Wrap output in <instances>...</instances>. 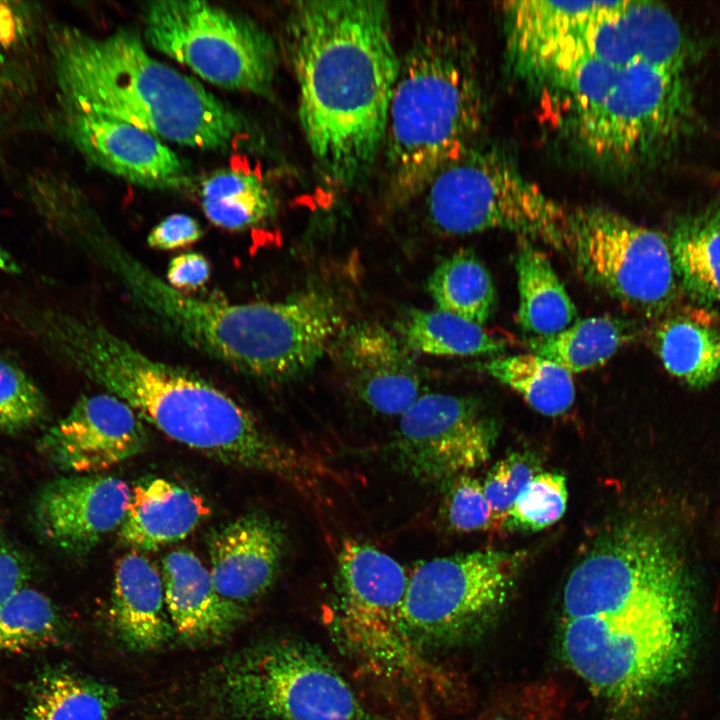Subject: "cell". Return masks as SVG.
I'll return each instance as SVG.
<instances>
[{
	"label": "cell",
	"instance_id": "6da1fadb",
	"mask_svg": "<svg viewBox=\"0 0 720 720\" xmlns=\"http://www.w3.org/2000/svg\"><path fill=\"white\" fill-rule=\"evenodd\" d=\"M284 41L317 166L336 184H359L383 149L400 66L387 3L292 2Z\"/></svg>",
	"mask_w": 720,
	"mask_h": 720
},
{
	"label": "cell",
	"instance_id": "7a4b0ae2",
	"mask_svg": "<svg viewBox=\"0 0 720 720\" xmlns=\"http://www.w3.org/2000/svg\"><path fill=\"white\" fill-rule=\"evenodd\" d=\"M28 330L57 360L174 441L225 465L278 479L290 472L293 448L200 375L145 354L87 315L40 308Z\"/></svg>",
	"mask_w": 720,
	"mask_h": 720
},
{
	"label": "cell",
	"instance_id": "3957f363",
	"mask_svg": "<svg viewBox=\"0 0 720 720\" xmlns=\"http://www.w3.org/2000/svg\"><path fill=\"white\" fill-rule=\"evenodd\" d=\"M47 41L60 109L103 115L211 152L232 150L247 128L238 111L154 58L130 30L93 36L56 24Z\"/></svg>",
	"mask_w": 720,
	"mask_h": 720
},
{
	"label": "cell",
	"instance_id": "277c9868",
	"mask_svg": "<svg viewBox=\"0 0 720 720\" xmlns=\"http://www.w3.org/2000/svg\"><path fill=\"white\" fill-rule=\"evenodd\" d=\"M474 55L448 25H422L400 58L385 139L389 194L402 204L474 147L484 120Z\"/></svg>",
	"mask_w": 720,
	"mask_h": 720
},
{
	"label": "cell",
	"instance_id": "5b68a950",
	"mask_svg": "<svg viewBox=\"0 0 720 720\" xmlns=\"http://www.w3.org/2000/svg\"><path fill=\"white\" fill-rule=\"evenodd\" d=\"M216 695L246 720H386L365 706L320 648L294 638L232 656L218 672Z\"/></svg>",
	"mask_w": 720,
	"mask_h": 720
},
{
	"label": "cell",
	"instance_id": "8992f818",
	"mask_svg": "<svg viewBox=\"0 0 720 720\" xmlns=\"http://www.w3.org/2000/svg\"><path fill=\"white\" fill-rule=\"evenodd\" d=\"M695 117L684 70L636 62L622 68L603 100L570 127L593 163L632 171L672 152L691 133Z\"/></svg>",
	"mask_w": 720,
	"mask_h": 720
},
{
	"label": "cell",
	"instance_id": "52a82bcc",
	"mask_svg": "<svg viewBox=\"0 0 720 720\" xmlns=\"http://www.w3.org/2000/svg\"><path fill=\"white\" fill-rule=\"evenodd\" d=\"M421 195L430 223L446 235L504 230L567 248L569 211L494 152L471 149L438 171Z\"/></svg>",
	"mask_w": 720,
	"mask_h": 720
},
{
	"label": "cell",
	"instance_id": "ba28073f",
	"mask_svg": "<svg viewBox=\"0 0 720 720\" xmlns=\"http://www.w3.org/2000/svg\"><path fill=\"white\" fill-rule=\"evenodd\" d=\"M147 42L222 89L271 98L279 54L248 16L199 0H155L141 7Z\"/></svg>",
	"mask_w": 720,
	"mask_h": 720
},
{
	"label": "cell",
	"instance_id": "9c48e42d",
	"mask_svg": "<svg viewBox=\"0 0 720 720\" xmlns=\"http://www.w3.org/2000/svg\"><path fill=\"white\" fill-rule=\"evenodd\" d=\"M409 575L393 557L366 543L345 540L337 558L336 635L368 672L415 683L424 661L410 640L402 609Z\"/></svg>",
	"mask_w": 720,
	"mask_h": 720
},
{
	"label": "cell",
	"instance_id": "30bf717a",
	"mask_svg": "<svg viewBox=\"0 0 720 720\" xmlns=\"http://www.w3.org/2000/svg\"><path fill=\"white\" fill-rule=\"evenodd\" d=\"M521 561L520 554L485 550L418 565L402 609L415 647L454 645L483 631L510 596Z\"/></svg>",
	"mask_w": 720,
	"mask_h": 720
},
{
	"label": "cell",
	"instance_id": "8fae6325",
	"mask_svg": "<svg viewBox=\"0 0 720 720\" xmlns=\"http://www.w3.org/2000/svg\"><path fill=\"white\" fill-rule=\"evenodd\" d=\"M579 275L647 317H659L677 295L668 239L606 207L569 211L567 248Z\"/></svg>",
	"mask_w": 720,
	"mask_h": 720
},
{
	"label": "cell",
	"instance_id": "7c38bea8",
	"mask_svg": "<svg viewBox=\"0 0 720 720\" xmlns=\"http://www.w3.org/2000/svg\"><path fill=\"white\" fill-rule=\"evenodd\" d=\"M695 595L686 562L663 533L630 523L602 536L571 572L562 607Z\"/></svg>",
	"mask_w": 720,
	"mask_h": 720
},
{
	"label": "cell",
	"instance_id": "4fadbf2b",
	"mask_svg": "<svg viewBox=\"0 0 720 720\" xmlns=\"http://www.w3.org/2000/svg\"><path fill=\"white\" fill-rule=\"evenodd\" d=\"M495 436L496 426L478 401L427 393L400 416L391 448L403 471L436 482L482 465Z\"/></svg>",
	"mask_w": 720,
	"mask_h": 720
},
{
	"label": "cell",
	"instance_id": "5bb4252c",
	"mask_svg": "<svg viewBox=\"0 0 720 720\" xmlns=\"http://www.w3.org/2000/svg\"><path fill=\"white\" fill-rule=\"evenodd\" d=\"M64 136L92 165L133 185L184 192L193 185L189 164L165 141L129 123L59 109Z\"/></svg>",
	"mask_w": 720,
	"mask_h": 720
},
{
	"label": "cell",
	"instance_id": "9a60e30c",
	"mask_svg": "<svg viewBox=\"0 0 720 720\" xmlns=\"http://www.w3.org/2000/svg\"><path fill=\"white\" fill-rule=\"evenodd\" d=\"M149 435L143 420L110 393L81 396L39 439L37 448L55 468L99 474L141 453Z\"/></svg>",
	"mask_w": 720,
	"mask_h": 720
},
{
	"label": "cell",
	"instance_id": "2e32d148",
	"mask_svg": "<svg viewBox=\"0 0 720 720\" xmlns=\"http://www.w3.org/2000/svg\"><path fill=\"white\" fill-rule=\"evenodd\" d=\"M131 495L122 479L104 474H69L48 482L33 506L40 537L70 555L90 552L120 527Z\"/></svg>",
	"mask_w": 720,
	"mask_h": 720
},
{
	"label": "cell",
	"instance_id": "e0dca14e",
	"mask_svg": "<svg viewBox=\"0 0 720 720\" xmlns=\"http://www.w3.org/2000/svg\"><path fill=\"white\" fill-rule=\"evenodd\" d=\"M564 44L617 68L643 62L684 69L690 53L679 21L655 1H615Z\"/></svg>",
	"mask_w": 720,
	"mask_h": 720
},
{
	"label": "cell",
	"instance_id": "ac0fdd59",
	"mask_svg": "<svg viewBox=\"0 0 720 720\" xmlns=\"http://www.w3.org/2000/svg\"><path fill=\"white\" fill-rule=\"evenodd\" d=\"M338 359L356 397L370 410L401 416L421 396V378L411 350L376 323L341 330Z\"/></svg>",
	"mask_w": 720,
	"mask_h": 720
},
{
	"label": "cell",
	"instance_id": "d6986e66",
	"mask_svg": "<svg viewBox=\"0 0 720 720\" xmlns=\"http://www.w3.org/2000/svg\"><path fill=\"white\" fill-rule=\"evenodd\" d=\"M209 572L221 597L242 608L275 582L285 552L280 526L263 513L245 514L209 537Z\"/></svg>",
	"mask_w": 720,
	"mask_h": 720
},
{
	"label": "cell",
	"instance_id": "ffe728a7",
	"mask_svg": "<svg viewBox=\"0 0 720 720\" xmlns=\"http://www.w3.org/2000/svg\"><path fill=\"white\" fill-rule=\"evenodd\" d=\"M161 577L176 635L190 645L223 640L245 616L244 608L219 595L209 569L187 549L163 558Z\"/></svg>",
	"mask_w": 720,
	"mask_h": 720
},
{
	"label": "cell",
	"instance_id": "44dd1931",
	"mask_svg": "<svg viewBox=\"0 0 720 720\" xmlns=\"http://www.w3.org/2000/svg\"><path fill=\"white\" fill-rule=\"evenodd\" d=\"M110 618L120 642L134 652L158 649L175 636L161 574L139 553H129L114 573Z\"/></svg>",
	"mask_w": 720,
	"mask_h": 720
},
{
	"label": "cell",
	"instance_id": "7402d4cb",
	"mask_svg": "<svg viewBox=\"0 0 720 720\" xmlns=\"http://www.w3.org/2000/svg\"><path fill=\"white\" fill-rule=\"evenodd\" d=\"M205 500L162 477L139 481L131 488L120 540L138 550H156L187 537L208 515Z\"/></svg>",
	"mask_w": 720,
	"mask_h": 720
},
{
	"label": "cell",
	"instance_id": "603a6c76",
	"mask_svg": "<svg viewBox=\"0 0 720 720\" xmlns=\"http://www.w3.org/2000/svg\"><path fill=\"white\" fill-rule=\"evenodd\" d=\"M615 1H510L504 3L509 55L528 77L561 43Z\"/></svg>",
	"mask_w": 720,
	"mask_h": 720
},
{
	"label": "cell",
	"instance_id": "cb8c5ba5",
	"mask_svg": "<svg viewBox=\"0 0 720 720\" xmlns=\"http://www.w3.org/2000/svg\"><path fill=\"white\" fill-rule=\"evenodd\" d=\"M687 310L656 327L652 344L664 368L692 388H705L720 377V327L712 315Z\"/></svg>",
	"mask_w": 720,
	"mask_h": 720
},
{
	"label": "cell",
	"instance_id": "d4e9b609",
	"mask_svg": "<svg viewBox=\"0 0 720 720\" xmlns=\"http://www.w3.org/2000/svg\"><path fill=\"white\" fill-rule=\"evenodd\" d=\"M668 243L684 292L705 309L720 306V203L680 217Z\"/></svg>",
	"mask_w": 720,
	"mask_h": 720
},
{
	"label": "cell",
	"instance_id": "484cf974",
	"mask_svg": "<svg viewBox=\"0 0 720 720\" xmlns=\"http://www.w3.org/2000/svg\"><path fill=\"white\" fill-rule=\"evenodd\" d=\"M118 690L67 666L43 668L32 681L24 720H109Z\"/></svg>",
	"mask_w": 720,
	"mask_h": 720
},
{
	"label": "cell",
	"instance_id": "4316f807",
	"mask_svg": "<svg viewBox=\"0 0 720 720\" xmlns=\"http://www.w3.org/2000/svg\"><path fill=\"white\" fill-rule=\"evenodd\" d=\"M515 267L519 292L517 321L524 331L547 337L574 323L575 305L545 253L523 241Z\"/></svg>",
	"mask_w": 720,
	"mask_h": 720
},
{
	"label": "cell",
	"instance_id": "83f0119b",
	"mask_svg": "<svg viewBox=\"0 0 720 720\" xmlns=\"http://www.w3.org/2000/svg\"><path fill=\"white\" fill-rule=\"evenodd\" d=\"M198 195L205 216L214 225L243 231L262 224L275 212L271 190L255 173L222 168L205 177Z\"/></svg>",
	"mask_w": 720,
	"mask_h": 720
},
{
	"label": "cell",
	"instance_id": "f1b7e54d",
	"mask_svg": "<svg viewBox=\"0 0 720 720\" xmlns=\"http://www.w3.org/2000/svg\"><path fill=\"white\" fill-rule=\"evenodd\" d=\"M621 69L564 45L529 78L555 94L572 123L603 100Z\"/></svg>",
	"mask_w": 720,
	"mask_h": 720
},
{
	"label": "cell",
	"instance_id": "f546056e",
	"mask_svg": "<svg viewBox=\"0 0 720 720\" xmlns=\"http://www.w3.org/2000/svg\"><path fill=\"white\" fill-rule=\"evenodd\" d=\"M399 337L411 350L434 356L497 354L506 341L483 326L443 310H408L398 323Z\"/></svg>",
	"mask_w": 720,
	"mask_h": 720
},
{
	"label": "cell",
	"instance_id": "4dcf8cb0",
	"mask_svg": "<svg viewBox=\"0 0 720 720\" xmlns=\"http://www.w3.org/2000/svg\"><path fill=\"white\" fill-rule=\"evenodd\" d=\"M631 336L622 319L603 315L576 321L551 336L533 338L529 346L533 353L577 374L606 363Z\"/></svg>",
	"mask_w": 720,
	"mask_h": 720
},
{
	"label": "cell",
	"instance_id": "1f68e13d",
	"mask_svg": "<svg viewBox=\"0 0 720 720\" xmlns=\"http://www.w3.org/2000/svg\"><path fill=\"white\" fill-rule=\"evenodd\" d=\"M437 309L483 326L492 316L496 294L490 273L471 250L444 259L428 280Z\"/></svg>",
	"mask_w": 720,
	"mask_h": 720
},
{
	"label": "cell",
	"instance_id": "d6a6232c",
	"mask_svg": "<svg viewBox=\"0 0 720 720\" xmlns=\"http://www.w3.org/2000/svg\"><path fill=\"white\" fill-rule=\"evenodd\" d=\"M481 368L521 395L543 415L563 414L574 402L572 374L535 353L496 357L482 364Z\"/></svg>",
	"mask_w": 720,
	"mask_h": 720
},
{
	"label": "cell",
	"instance_id": "836d02e7",
	"mask_svg": "<svg viewBox=\"0 0 720 720\" xmlns=\"http://www.w3.org/2000/svg\"><path fill=\"white\" fill-rule=\"evenodd\" d=\"M67 628L55 604L24 586L0 604V656L57 645Z\"/></svg>",
	"mask_w": 720,
	"mask_h": 720
},
{
	"label": "cell",
	"instance_id": "e575fe53",
	"mask_svg": "<svg viewBox=\"0 0 720 720\" xmlns=\"http://www.w3.org/2000/svg\"><path fill=\"white\" fill-rule=\"evenodd\" d=\"M48 401L33 378L14 361L0 356V432L15 434L44 422Z\"/></svg>",
	"mask_w": 720,
	"mask_h": 720
},
{
	"label": "cell",
	"instance_id": "d590c367",
	"mask_svg": "<svg viewBox=\"0 0 720 720\" xmlns=\"http://www.w3.org/2000/svg\"><path fill=\"white\" fill-rule=\"evenodd\" d=\"M567 497L562 475L538 473L520 492L505 523L511 528L526 531L546 528L563 516Z\"/></svg>",
	"mask_w": 720,
	"mask_h": 720
},
{
	"label": "cell",
	"instance_id": "8d00e7d4",
	"mask_svg": "<svg viewBox=\"0 0 720 720\" xmlns=\"http://www.w3.org/2000/svg\"><path fill=\"white\" fill-rule=\"evenodd\" d=\"M536 474V464L529 456L520 453H514L492 467L482 487L494 526L506 522L520 492Z\"/></svg>",
	"mask_w": 720,
	"mask_h": 720
},
{
	"label": "cell",
	"instance_id": "74e56055",
	"mask_svg": "<svg viewBox=\"0 0 720 720\" xmlns=\"http://www.w3.org/2000/svg\"><path fill=\"white\" fill-rule=\"evenodd\" d=\"M446 515L450 527L459 532L494 526L482 483L468 474L457 476L452 483L446 498Z\"/></svg>",
	"mask_w": 720,
	"mask_h": 720
},
{
	"label": "cell",
	"instance_id": "f35d334b",
	"mask_svg": "<svg viewBox=\"0 0 720 720\" xmlns=\"http://www.w3.org/2000/svg\"><path fill=\"white\" fill-rule=\"evenodd\" d=\"M39 24L32 3L0 0V58H13L33 40Z\"/></svg>",
	"mask_w": 720,
	"mask_h": 720
},
{
	"label": "cell",
	"instance_id": "ab89813d",
	"mask_svg": "<svg viewBox=\"0 0 720 720\" xmlns=\"http://www.w3.org/2000/svg\"><path fill=\"white\" fill-rule=\"evenodd\" d=\"M202 235V227L194 217L175 213L165 217L151 229L147 244L153 249L173 250L194 244Z\"/></svg>",
	"mask_w": 720,
	"mask_h": 720
},
{
	"label": "cell",
	"instance_id": "60d3db41",
	"mask_svg": "<svg viewBox=\"0 0 720 720\" xmlns=\"http://www.w3.org/2000/svg\"><path fill=\"white\" fill-rule=\"evenodd\" d=\"M32 88L30 72L14 58H0V127Z\"/></svg>",
	"mask_w": 720,
	"mask_h": 720
},
{
	"label": "cell",
	"instance_id": "b9f144b4",
	"mask_svg": "<svg viewBox=\"0 0 720 720\" xmlns=\"http://www.w3.org/2000/svg\"><path fill=\"white\" fill-rule=\"evenodd\" d=\"M210 274L211 267L204 255L187 252L169 261L164 279L170 286L186 292L204 286Z\"/></svg>",
	"mask_w": 720,
	"mask_h": 720
},
{
	"label": "cell",
	"instance_id": "7bdbcfd3",
	"mask_svg": "<svg viewBox=\"0 0 720 720\" xmlns=\"http://www.w3.org/2000/svg\"><path fill=\"white\" fill-rule=\"evenodd\" d=\"M30 568L24 557L13 547L0 544V604L26 586Z\"/></svg>",
	"mask_w": 720,
	"mask_h": 720
},
{
	"label": "cell",
	"instance_id": "ee69618b",
	"mask_svg": "<svg viewBox=\"0 0 720 720\" xmlns=\"http://www.w3.org/2000/svg\"><path fill=\"white\" fill-rule=\"evenodd\" d=\"M0 271L8 274H19L21 267L14 255L0 242Z\"/></svg>",
	"mask_w": 720,
	"mask_h": 720
}]
</instances>
